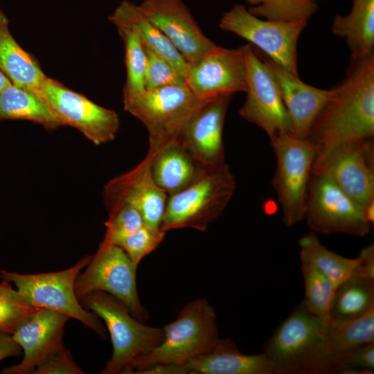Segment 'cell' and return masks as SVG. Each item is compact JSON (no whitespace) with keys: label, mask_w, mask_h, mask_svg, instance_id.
<instances>
[{"label":"cell","mask_w":374,"mask_h":374,"mask_svg":"<svg viewBox=\"0 0 374 374\" xmlns=\"http://www.w3.org/2000/svg\"><path fill=\"white\" fill-rule=\"evenodd\" d=\"M315 120L308 139L317 156L341 145L373 139L374 53L350 58L344 79Z\"/></svg>","instance_id":"6da1fadb"},{"label":"cell","mask_w":374,"mask_h":374,"mask_svg":"<svg viewBox=\"0 0 374 374\" xmlns=\"http://www.w3.org/2000/svg\"><path fill=\"white\" fill-rule=\"evenodd\" d=\"M328 320L308 311L302 302L296 308L265 344L274 374L332 373Z\"/></svg>","instance_id":"7a4b0ae2"},{"label":"cell","mask_w":374,"mask_h":374,"mask_svg":"<svg viewBox=\"0 0 374 374\" xmlns=\"http://www.w3.org/2000/svg\"><path fill=\"white\" fill-rule=\"evenodd\" d=\"M163 330L161 343L139 356L130 373L157 364L184 365L210 351L220 339L215 310L205 299L187 303Z\"/></svg>","instance_id":"3957f363"},{"label":"cell","mask_w":374,"mask_h":374,"mask_svg":"<svg viewBox=\"0 0 374 374\" xmlns=\"http://www.w3.org/2000/svg\"><path fill=\"white\" fill-rule=\"evenodd\" d=\"M235 189V177L226 162L207 167L190 185L168 195L161 229L205 231L222 213Z\"/></svg>","instance_id":"277c9868"},{"label":"cell","mask_w":374,"mask_h":374,"mask_svg":"<svg viewBox=\"0 0 374 374\" xmlns=\"http://www.w3.org/2000/svg\"><path fill=\"white\" fill-rule=\"evenodd\" d=\"M80 301L84 308L104 321L109 332L113 353L103 374L130 373L135 360L163 339V328L145 325L106 292H93Z\"/></svg>","instance_id":"5b68a950"},{"label":"cell","mask_w":374,"mask_h":374,"mask_svg":"<svg viewBox=\"0 0 374 374\" xmlns=\"http://www.w3.org/2000/svg\"><path fill=\"white\" fill-rule=\"evenodd\" d=\"M91 258V256H85L72 267L55 272L23 274L2 270L0 278L12 282L35 307L54 310L77 319L105 338V330L99 317L82 306L75 292L76 278Z\"/></svg>","instance_id":"8992f818"},{"label":"cell","mask_w":374,"mask_h":374,"mask_svg":"<svg viewBox=\"0 0 374 374\" xmlns=\"http://www.w3.org/2000/svg\"><path fill=\"white\" fill-rule=\"evenodd\" d=\"M276 158L272 186L281 206L283 221L292 226L305 219V204L317 148L309 139L286 132L270 140Z\"/></svg>","instance_id":"52a82bcc"},{"label":"cell","mask_w":374,"mask_h":374,"mask_svg":"<svg viewBox=\"0 0 374 374\" xmlns=\"http://www.w3.org/2000/svg\"><path fill=\"white\" fill-rule=\"evenodd\" d=\"M202 100L184 82L123 97V106L146 127L153 151L176 139Z\"/></svg>","instance_id":"ba28073f"},{"label":"cell","mask_w":374,"mask_h":374,"mask_svg":"<svg viewBox=\"0 0 374 374\" xmlns=\"http://www.w3.org/2000/svg\"><path fill=\"white\" fill-rule=\"evenodd\" d=\"M308 20L278 21L262 19L242 4H235L224 13L219 27L250 42L268 59L285 71L299 76L297 43Z\"/></svg>","instance_id":"9c48e42d"},{"label":"cell","mask_w":374,"mask_h":374,"mask_svg":"<svg viewBox=\"0 0 374 374\" xmlns=\"http://www.w3.org/2000/svg\"><path fill=\"white\" fill-rule=\"evenodd\" d=\"M86 267L75 283L79 300L91 292H104L122 303L138 320L148 319V311L141 305L137 292V265L121 247L100 244Z\"/></svg>","instance_id":"30bf717a"},{"label":"cell","mask_w":374,"mask_h":374,"mask_svg":"<svg viewBox=\"0 0 374 374\" xmlns=\"http://www.w3.org/2000/svg\"><path fill=\"white\" fill-rule=\"evenodd\" d=\"M305 218L314 233H345L364 237L371 229L364 207L328 178L312 175L308 190Z\"/></svg>","instance_id":"8fae6325"},{"label":"cell","mask_w":374,"mask_h":374,"mask_svg":"<svg viewBox=\"0 0 374 374\" xmlns=\"http://www.w3.org/2000/svg\"><path fill=\"white\" fill-rule=\"evenodd\" d=\"M39 95L64 122L78 130L96 145L114 140L120 118L114 110L103 107L46 76Z\"/></svg>","instance_id":"7c38bea8"},{"label":"cell","mask_w":374,"mask_h":374,"mask_svg":"<svg viewBox=\"0 0 374 374\" xmlns=\"http://www.w3.org/2000/svg\"><path fill=\"white\" fill-rule=\"evenodd\" d=\"M312 175L328 178L364 208L374 202L373 139L345 144L316 156Z\"/></svg>","instance_id":"4fadbf2b"},{"label":"cell","mask_w":374,"mask_h":374,"mask_svg":"<svg viewBox=\"0 0 374 374\" xmlns=\"http://www.w3.org/2000/svg\"><path fill=\"white\" fill-rule=\"evenodd\" d=\"M244 46L247 88L239 110L245 121L261 128L269 139L290 133V121L277 82L266 64L250 44Z\"/></svg>","instance_id":"5bb4252c"},{"label":"cell","mask_w":374,"mask_h":374,"mask_svg":"<svg viewBox=\"0 0 374 374\" xmlns=\"http://www.w3.org/2000/svg\"><path fill=\"white\" fill-rule=\"evenodd\" d=\"M187 86L199 99L232 96L247 88L244 46H215L197 61L188 64Z\"/></svg>","instance_id":"9a60e30c"},{"label":"cell","mask_w":374,"mask_h":374,"mask_svg":"<svg viewBox=\"0 0 374 374\" xmlns=\"http://www.w3.org/2000/svg\"><path fill=\"white\" fill-rule=\"evenodd\" d=\"M231 97L203 100L175 139L204 166L225 162L223 127Z\"/></svg>","instance_id":"2e32d148"},{"label":"cell","mask_w":374,"mask_h":374,"mask_svg":"<svg viewBox=\"0 0 374 374\" xmlns=\"http://www.w3.org/2000/svg\"><path fill=\"white\" fill-rule=\"evenodd\" d=\"M139 5L188 64L216 46L203 33L182 0H143Z\"/></svg>","instance_id":"e0dca14e"},{"label":"cell","mask_w":374,"mask_h":374,"mask_svg":"<svg viewBox=\"0 0 374 374\" xmlns=\"http://www.w3.org/2000/svg\"><path fill=\"white\" fill-rule=\"evenodd\" d=\"M103 195L107 209L121 204L131 205L145 224L160 228L168 195L155 183L148 154L134 168L109 180Z\"/></svg>","instance_id":"ac0fdd59"},{"label":"cell","mask_w":374,"mask_h":374,"mask_svg":"<svg viewBox=\"0 0 374 374\" xmlns=\"http://www.w3.org/2000/svg\"><path fill=\"white\" fill-rule=\"evenodd\" d=\"M69 317L46 308H39L24 319L12 335L24 350L21 362L2 370L5 374L33 373L62 343Z\"/></svg>","instance_id":"d6986e66"},{"label":"cell","mask_w":374,"mask_h":374,"mask_svg":"<svg viewBox=\"0 0 374 374\" xmlns=\"http://www.w3.org/2000/svg\"><path fill=\"white\" fill-rule=\"evenodd\" d=\"M278 86L290 121V133L308 139L317 116L333 95V89L308 84L268 58H264Z\"/></svg>","instance_id":"ffe728a7"},{"label":"cell","mask_w":374,"mask_h":374,"mask_svg":"<svg viewBox=\"0 0 374 374\" xmlns=\"http://www.w3.org/2000/svg\"><path fill=\"white\" fill-rule=\"evenodd\" d=\"M151 172L155 183L168 195L186 188L208 166L197 161L176 140L153 151L148 150Z\"/></svg>","instance_id":"44dd1931"},{"label":"cell","mask_w":374,"mask_h":374,"mask_svg":"<svg viewBox=\"0 0 374 374\" xmlns=\"http://www.w3.org/2000/svg\"><path fill=\"white\" fill-rule=\"evenodd\" d=\"M193 374H274L265 354L246 355L229 338L218 340L210 351L184 364Z\"/></svg>","instance_id":"7402d4cb"},{"label":"cell","mask_w":374,"mask_h":374,"mask_svg":"<svg viewBox=\"0 0 374 374\" xmlns=\"http://www.w3.org/2000/svg\"><path fill=\"white\" fill-rule=\"evenodd\" d=\"M116 28L134 31L143 46L168 60L185 78L188 63L162 32L143 14L139 5L123 0L108 17Z\"/></svg>","instance_id":"603a6c76"},{"label":"cell","mask_w":374,"mask_h":374,"mask_svg":"<svg viewBox=\"0 0 374 374\" xmlns=\"http://www.w3.org/2000/svg\"><path fill=\"white\" fill-rule=\"evenodd\" d=\"M0 70L13 85L37 94L46 78L37 60L24 50L12 35L9 20L1 8Z\"/></svg>","instance_id":"cb8c5ba5"},{"label":"cell","mask_w":374,"mask_h":374,"mask_svg":"<svg viewBox=\"0 0 374 374\" xmlns=\"http://www.w3.org/2000/svg\"><path fill=\"white\" fill-rule=\"evenodd\" d=\"M332 32L346 39L350 58L374 53V0H353L348 15L334 18Z\"/></svg>","instance_id":"d4e9b609"},{"label":"cell","mask_w":374,"mask_h":374,"mask_svg":"<svg viewBox=\"0 0 374 374\" xmlns=\"http://www.w3.org/2000/svg\"><path fill=\"white\" fill-rule=\"evenodd\" d=\"M26 120L55 130L65 126L37 93L12 84L0 93V120Z\"/></svg>","instance_id":"484cf974"},{"label":"cell","mask_w":374,"mask_h":374,"mask_svg":"<svg viewBox=\"0 0 374 374\" xmlns=\"http://www.w3.org/2000/svg\"><path fill=\"white\" fill-rule=\"evenodd\" d=\"M374 308V280L353 274L335 289L328 319H352Z\"/></svg>","instance_id":"4316f807"},{"label":"cell","mask_w":374,"mask_h":374,"mask_svg":"<svg viewBox=\"0 0 374 374\" xmlns=\"http://www.w3.org/2000/svg\"><path fill=\"white\" fill-rule=\"evenodd\" d=\"M300 259L313 265L337 286L355 274L358 258H348L330 251L321 244L312 231L299 240Z\"/></svg>","instance_id":"83f0119b"},{"label":"cell","mask_w":374,"mask_h":374,"mask_svg":"<svg viewBox=\"0 0 374 374\" xmlns=\"http://www.w3.org/2000/svg\"><path fill=\"white\" fill-rule=\"evenodd\" d=\"M326 333L332 358L339 353L374 344V308L352 319H328Z\"/></svg>","instance_id":"f1b7e54d"},{"label":"cell","mask_w":374,"mask_h":374,"mask_svg":"<svg viewBox=\"0 0 374 374\" xmlns=\"http://www.w3.org/2000/svg\"><path fill=\"white\" fill-rule=\"evenodd\" d=\"M117 30L125 48L126 80L123 97H126L145 91L147 55L141 39L134 31L123 27H118Z\"/></svg>","instance_id":"f546056e"},{"label":"cell","mask_w":374,"mask_h":374,"mask_svg":"<svg viewBox=\"0 0 374 374\" xmlns=\"http://www.w3.org/2000/svg\"><path fill=\"white\" fill-rule=\"evenodd\" d=\"M301 262L305 290L302 303L312 314L328 319L337 286L310 263L303 260Z\"/></svg>","instance_id":"4dcf8cb0"},{"label":"cell","mask_w":374,"mask_h":374,"mask_svg":"<svg viewBox=\"0 0 374 374\" xmlns=\"http://www.w3.org/2000/svg\"><path fill=\"white\" fill-rule=\"evenodd\" d=\"M258 17L278 21L308 20L317 10V0H246Z\"/></svg>","instance_id":"1f68e13d"},{"label":"cell","mask_w":374,"mask_h":374,"mask_svg":"<svg viewBox=\"0 0 374 374\" xmlns=\"http://www.w3.org/2000/svg\"><path fill=\"white\" fill-rule=\"evenodd\" d=\"M107 211L108 219L105 222L106 232L100 244L118 245L145 224L141 213L129 204H117L107 208Z\"/></svg>","instance_id":"d6a6232c"},{"label":"cell","mask_w":374,"mask_h":374,"mask_svg":"<svg viewBox=\"0 0 374 374\" xmlns=\"http://www.w3.org/2000/svg\"><path fill=\"white\" fill-rule=\"evenodd\" d=\"M37 309L8 281L0 283V331L12 335L19 323Z\"/></svg>","instance_id":"836d02e7"},{"label":"cell","mask_w":374,"mask_h":374,"mask_svg":"<svg viewBox=\"0 0 374 374\" xmlns=\"http://www.w3.org/2000/svg\"><path fill=\"white\" fill-rule=\"evenodd\" d=\"M165 231L159 227L144 224L124 238L118 245L138 266L141 260L154 251L163 241Z\"/></svg>","instance_id":"e575fe53"},{"label":"cell","mask_w":374,"mask_h":374,"mask_svg":"<svg viewBox=\"0 0 374 374\" xmlns=\"http://www.w3.org/2000/svg\"><path fill=\"white\" fill-rule=\"evenodd\" d=\"M145 50L147 55L145 75V90L186 82L182 74L168 60L150 49L145 48Z\"/></svg>","instance_id":"d590c367"},{"label":"cell","mask_w":374,"mask_h":374,"mask_svg":"<svg viewBox=\"0 0 374 374\" xmlns=\"http://www.w3.org/2000/svg\"><path fill=\"white\" fill-rule=\"evenodd\" d=\"M347 368L374 370V344L336 355L332 358V373Z\"/></svg>","instance_id":"8d00e7d4"},{"label":"cell","mask_w":374,"mask_h":374,"mask_svg":"<svg viewBox=\"0 0 374 374\" xmlns=\"http://www.w3.org/2000/svg\"><path fill=\"white\" fill-rule=\"evenodd\" d=\"M35 374H82L84 371L73 361L72 355L62 343L33 372Z\"/></svg>","instance_id":"74e56055"},{"label":"cell","mask_w":374,"mask_h":374,"mask_svg":"<svg viewBox=\"0 0 374 374\" xmlns=\"http://www.w3.org/2000/svg\"><path fill=\"white\" fill-rule=\"evenodd\" d=\"M354 274L374 280V245L370 244L360 251Z\"/></svg>","instance_id":"f35d334b"},{"label":"cell","mask_w":374,"mask_h":374,"mask_svg":"<svg viewBox=\"0 0 374 374\" xmlns=\"http://www.w3.org/2000/svg\"><path fill=\"white\" fill-rule=\"evenodd\" d=\"M11 334L0 331V361L9 357L18 356L21 348L12 338Z\"/></svg>","instance_id":"ab89813d"},{"label":"cell","mask_w":374,"mask_h":374,"mask_svg":"<svg viewBox=\"0 0 374 374\" xmlns=\"http://www.w3.org/2000/svg\"><path fill=\"white\" fill-rule=\"evenodd\" d=\"M140 373L148 374H184L189 373L188 368L184 365L166 364H157L143 370Z\"/></svg>","instance_id":"60d3db41"},{"label":"cell","mask_w":374,"mask_h":374,"mask_svg":"<svg viewBox=\"0 0 374 374\" xmlns=\"http://www.w3.org/2000/svg\"><path fill=\"white\" fill-rule=\"evenodd\" d=\"M12 82L0 70V93Z\"/></svg>","instance_id":"b9f144b4"}]
</instances>
